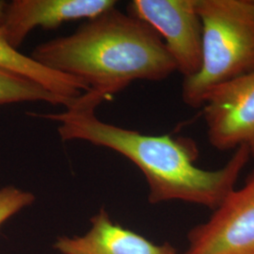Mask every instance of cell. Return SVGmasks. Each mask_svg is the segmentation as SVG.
<instances>
[{"label":"cell","instance_id":"obj_1","mask_svg":"<svg viewBox=\"0 0 254 254\" xmlns=\"http://www.w3.org/2000/svg\"><path fill=\"white\" fill-rule=\"evenodd\" d=\"M99 105L84 93L64 112L33 116L58 123V133L64 141H88L127 157L143 173L151 203L182 200L215 210L236 189L251 158L249 150L240 147L222 168L200 169L196 166L199 149L193 139L144 135L105 123L95 114Z\"/></svg>","mask_w":254,"mask_h":254},{"label":"cell","instance_id":"obj_2","mask_svg":"<svg viewBox=\"0 0 254 254\" xmlns=\"http://www.w3.org/2000/svg\"><path fill=\"white\" fill-rule=\"evenodd\" d=\"M30 57L86 83L88 92L101 101L132 82L161 81L176 72L154 28L115 7L88 20L71 35L40 44Z\"/></svg>","mask_w":254,"mask_h":254},{"label":"cell","instance_id":"obj_3","mask_svg":"<svg viewBox=\"0 0 254 254\" xmlns=\"http://www.w3.org/2000/svg\"><path fill=\"white\" fill-rule=\"evenodd\" d=\"M197 8L201 65L182 87L184 103L193 109L215 88L254 72V0H197Z\"/></svg>","mask_w":254,"mask_h":254},{"label":"cell","instance_id":"obj_4","mask_svg":"<svg viewBox=\"0 0 254 254\" xmlns=\"http://www.w3.org/2000/svg\"><path fill=\"white\" fill-rule=\"evenodd\" d=\"M128 14L153 27L184 78L199 72L202 26L197 0H133Z\"/></svg>","mask_w":254,"mask_h":254},{"label":"cell","instance_id":"obj_5","mask_svg":"<svg viewBox=\"0 0 254 254\" xmlns=\"http://www.w3.org/2000/svg\"><path fill=\"white\" fill-rule=\"evenodd\" d=\"M200 108L211 145L219 151L244 147L254 157V72L215 88Z\"/></svg>","mask_w":254,"mask_h":254},{"label":"cell","instance_id":"obj_6","mask_svg":"<svg viewBox=\"0 0 254 254\" xmlns=\"http://www.w3.org/2000/svg\"><path fill=\"white\" fill-rule=\"evenodd\" d=\"M184 254H254V172L208 220L191 230Z\"/></svg>","mask_w":254,"mask_h":254},{"label":"cell","instance_id":"obj_7","mask_svg":"<svg viewBox=\"0 0 254 254\" xmlns=\"http://www.w3.org/2000/svg\"><path fill=\"white\" fill-rule=\"evenodd\" d=\"M114 0H13L8 3L0 31L17 49L31 30L57 28L79 19L94 18L116 6Z\"/></svg>","mask_w":254,"mask_h":254},{"label":"cell","instance_id":"obj_8","mask_svg":"<svg viewBox=\"0 0 254 254\" xmlns=\"http://www.w3.org/2000/svg\"><path fill=\"white\" fill-rule=\"evenodd\" d=\"M83 236L58 238L55 249L63 254H176L170 244L155 245L143 236L115 224L101 208Z\"/></svg>","mask_w":254,"mask_h":254},{"label":"cell","instance_id":"obj_9","mask_svg":"<svg viewBox=\"0 0 254 254\" xmlns=\"http://www.w3.org/2000/svg\"><path fill=\"white\" fill-rule=\"evenodd\" d=\"M0 67L27 77L52 91L56 95L69 100H76L90 87L84 82L67 74L55 72L37 63L30 56L20 53L9 46L0 31Z\"/></svg>","mask_w":254,"mask_h":254},{"label":"cell","instance_id":"obj_10","mask_svg":"<svg viewBox=\"0 0 254 254\" xmlns=\"http://www.w3.org/2000/svg\"><path fill=\"white\" fill-rule=\"evenodd\" d=\"M76 100H69L56 95L37 82L0 67V105L46 102L55 106H64L65 109H68Z\"/></svg>","mask_w":254,"mask_h":254},{"label":"cell","instance_id":"obj_11","mask_svg":"<svg viewBox=\"0 0 254 254\" xmlns=\"http://www.w3.org/2000/svg\"><path fill=\"white\" fill-rule=\"evenodd\" d=\"M35 196L28 191L7 186L0 190V225L22 209L31 205Z\"/></svg>","mask_w":254,"mask_h":254},{"label":"cell","instance_id":"obj_12","mask_svg":"<svg viewBox=\"0 0 254 254\" xmlns=\"http://www.w3.org/2000/svg\"><path fill=\"white\" fill-rule=\"evenodd\" d=\"M7 7H8V3L6 1H1L0 0V27L2 26V24L4 22Z\"/></svg>","mask_w":254,"mask_h":254}]
</instances>
